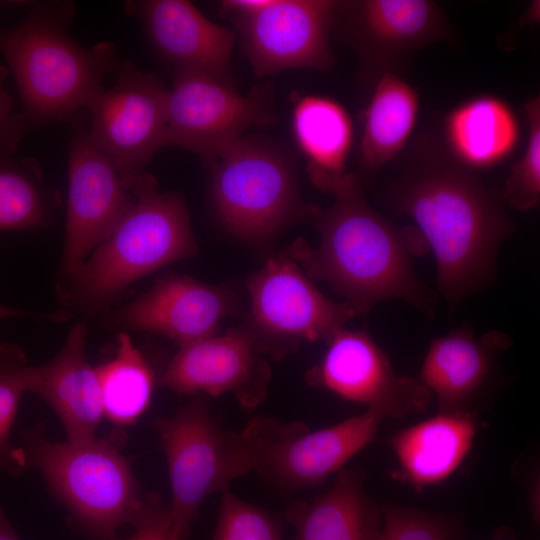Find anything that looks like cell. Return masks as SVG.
I'll return each instance as SVG.
<instances>
[{
    "label": "cell",
    "mask_w": 540,
    "mask_h": 540,
    "mask_svg": "<svg viewBox=\"0 0 540 540\" xmlns=\"http://www.w3.org/2000/svg\"><path fill=\"white\" fill-rule=\"evenodd\" d=\"M387 188V200L415 223L435 257L441 292L451 305L493 275L496 255L513 225L503 198L480 174L457 163L440 146L418 147Z\"/></svg>",
    "instance_id": "1"
},
{
    "label": "cell",
    "mask_w": 540,
    "mask_h": 540,
    "mask_svg": "<svg viewBox=\"0 0 540 540\" xmlns=\"http://www.w3.org/2000/svg\"><path fill=\"white\" fill-rule=\"evenodd\" d=\"M327 207L308 205L319 233L311 247L296 240L290 255L308 277L328 283L356 313L366 314L386 300H402L423 310L430 301L413 269V257L427 250L414 227L398 228L366 201L357 173H348Z\"/></svg>",
    "instance_id": "2"
},
{
    "label": "cell",
    "mask_w": 540,
    "mask_h": 540,
    "mask_svg": "<svg viewBox=\"0 0 540 540\" xmlns=\"http://www.w3.org/2000/svg\"><path fill=\"white\" fill-rule=\"evenodd\" d=\"M75 6L69 1L33 4L13 27L0 24V53L15 79L29 127L82 120L103 92V80L121 61L114 43L90 48L67 32Z\"/></svg>",
    "instance_id": "3"
},
{
    "label": "cell",
    "mask_w": 540,
    "mask_h": 540,
    "mask_svg": "<svg viewBox=\"0 0 540 540\" xmlns=\"http://www.w3.org/2000/svg\"><path fill=\"white\" fill-rule=\"evenodd\" d=\"M198 247L185 198L149 188L114 230L68 279L66 300L87 314L108 308L139 279L189 258Z\"/></svg>",
    "instance_id": "4"
},
{
    "label": "cell",
    "mask_w": 540,
    "mask_h": 540,
    "mask_svg": "<svg viewBox=\"0 0 540 540\" xmlns=\"http://www.w3.org/2000/svg\"><path fill=\"white\" fill-rule=\"evenodd\" d=\"M24 470L35 468L74 517L101 540L130 523L144 494L122 450L126 436L115 430L86 444L50 441L39 427L20 433Z\"/></svg>",
    "instance_id": "5"
},
{
    "label": "cell",
    "mask_w": 540,
    "mask_h": 540,
    "mask_svg": "<svg viewBox=\"0 0 540 540\" xmlns=\"http://www.w3.org/2000/svg\"><path fill=\"white\" fill-rule=\"evenodd\" d=\"M152 425L165 454L171 485L172 540H185L202 502L225 492L236 478L255 469L253 448L243 431L225 429L203 396Z\"/></svg>",
    "instance_id": "6"
},
{
    "label": "cell",
    "mask_w": 540,
    "mask_h": 540,
    "mask_svg": "<svg viewBox=\"0 0 540 540\" xmlns=\"http://www.w3.org/2000/svg\"><path fill=\"white\" fill-rule=\"evenodd\" d=\"M210 167L217 214L240 237L269 238L305 213L291 160L269 142L241 137Z\"/></svg>",
    "instance_id": "7"
},
{
    "label": "cell",
    "mask_w": 540,
    "mask_h": 540,
    "mask_svg": "<svg viewBox=\"0 0 540 540\" xmlns=\"http://www.w3.org/2000/svg\"><path fill=\"white\" fill-rule=\"evenodd\" d=\"M115 82L104 89L89 109L88 129L93 143L115 165L124 188L135 198L158 187L146 166L163 147L169 89L155 72L120 61Z\"/></svg>",
    "instance_id": "8"
},
{
    "label": "cell",
    "mask_w": 540,
    "mask_h": 540,
    "mask_svg": "<svg viewBox=\"0 0 540 540\" xmlns=\"http://www.w3.org/2000/svg\"><path fill=\"white\" fill-rule=\"evenodd\" d=\"M383 419L367 408L329 427L311 430L301 422L255 417L242 431L253 448L254 471L281 487L304 490L338 473L371 444Z\"/></svg>",
    "instance_id": "9"
},
{
    "label": "cell",
    "mask_w": 540,
    "mask_h": 540,
    "mask_svg": "<svg viewBox=\"0 0 540 540\" xmlns=\"http://www.w3.org/2000/svg\"><path fill=\"white\" fill-rule=\"evenodd\" d=\"M249 327L259 353L280 358L302 342L327 341L356 312L325 297L297 264L281 254L268 259L247 284Z\"/></svg>",
    "instance_id": "10"
},
{
    "label": "cell",
    "mask_w": 540,
    "mask_h": 540,
    "mask_svg": "<svg viewBox=\"0 0 540 540\" xmlns=\"http://www.w3.org/2000/svg\"><path fill=\"white\" fill-rule=\"evenodd\" d=\"M272 94L270 85L243 95L232 83L177 70L168 94L163 147L186 149L210 166L244 131L276 121Z\"/></svg>",
    "instance_id": "11"
},
{
    "label": "cell",
    "mask_w": 540,
    "mask_h": 540,
    "mask_svg": "<svg viewBox=\"0 0 540 540\" xmlns=\"http://www.w3.org/2000/svg\"><path fill=\"white\" fill-rule=\"evenodd\" d=\"M336 27L359 56L367 96L383 74H401L413 52L454 34L431 0L342 1Z\"/></svg>",
    "instance_id": "12"
},
{
    "label": "cell",
    "mask_w": 540,
    "mask_h": 540,
    "mask_svg": "<svg viewBox=\"0 0 540 540\" xmlns=\"http://www.w3.org/2000/svg\"><path fill=\"white\" fill-rule=\"evenodd\" d=\"M68 198L60 272L69 279L118 227L136 202L110 160L91 140L83 119L71 124Z\"/></svg>",
    "instance_id": "13"
},
{
    "label": "cell",
    "mask_w": 540,
    "mask_h": 540,
    "mask_svg": "<svg viewBox=\"0 0 540 540\" xmlns=\"http://www.w3.org/2000/svg\"><path fill=\"white\" fill-rule=\"evenodd\" d=\"M342 1L273 0L266 8L231 20L258 77L288 69L327 71L335 65L330 36Z\"/></svg>",
    "instance_id": "14"
},
{
    "label": "cell",
    "mask_w": 540,
    "mask_h": 540,
    "mask_svg": "<svg viewBox=\"0 0 540 540\" xmlns=\"http://www.w3.org/2000/svg\"><path fill=\"white\" fill-rule=\"evenodd\" d=\"M306 381L343 399L365 404L384 418L423 413L432 399L418 377L399 375L366 330H337Z\"/></svg>",
    "instance_id": "15"
},
{
    "label": "cell",
    "mask_w": 540,
    "mask_h": 540,
    "mask_svg": "<svg viewBox=\"0 0 540 540\" xmlns=\"http://www.w3.org/2000/svg\"><path fill=\"white\" fill-rule=\"evenodd\" d=\"M245 329H229L179 347L160 382L178 394L231 393L245 410L266 397L271 379L268 362L260 356Z\"/></svg>",
    "instance_id": "16"
},
{
    "label": "cell",
    "mask_w": 540,
    "mask_h": 540,
    "mask_svg": "<svg viewBox=\"0 0 540 540\" xmlns=\"http://www.w3.org/2000/svg\"><path fill=\"white\" fill-rule=\"evenodd\" d=\"M158 56L177 70H190L231 83L234 30L221 26L185 0L125 2Z\"/></svg>",
    "instance_id": "17"
},
{
    "label": "cell",
    "mask_w": 540,
    "mask_h": 540,
    "mask_svg": "<svg viewBox=\"0 0 540 540\" xmlns=\"http://www.w3.org/2000/svg\"><path fill=\"white\" fill-rule=\"evenodd\" d=\"M231 307L223 289L190 276L168 274L123 308L117 320L124 328L160 334L182 347L216 335Z\"/></svg>",
    "instance_id": "18"
},
{
    "label": "cell",
    "mask_w": 540,
    "mask_h": 540,
    "mask_svg": "<svg viewBox=\"0 0 540 540\" xmlns=\"http://www.w3.org/2000/svg\"><path fill=\"white\" fill-rule=\"evenodd\" d=\"M87 324L74 325L58 353L48 362L26 366L25 392L41 397L61 420L67 441H94L104 418L100 384L95 367L86 356Z\"/></svg>",
    "instance_id": "19"
},
{
    "label": "cell",
    "mask_w": 540,
    "mask_h": 540,
    "mask_svg": "<svg viewBox=\"0 0 540 540\" xmlns=\"http://www.w3.org/2000/svg\"><path fill=\"white\" fill-rule=\"evenodd\" d=\"M508 345L502 333L489 332L477 338L469 326L434 339L418 379L435 396L438 412H475L473 404Z\"/></svg>",
    "instance_id": "20"
},
{
    "label": "cell",
    "mask_w": 540,
    "mask_h": 540,
    "mask_svg": "<svg viewBox=\"0 0 540 540\" xmlns=\"http://www.w3.org/2000/svg\"><path fill=\"white\" fill-rule=\"evenodd\" d=\"M291 540H378L382 509L357 469H341L329 488L313 499L293 502L285 512Z\"/></svg>",
    "instance_id": "21"
},
{
    "label": "cell",
    "mask_w": 540,
    "mask_h": 540,
    "mask_svg": "<svg viewBox=\"0 0 540 540\" xmlns=\"http://www.w3.org/2000/svg\"><path fill=\"white\" fill-rule=\"evenodd\" d=\"M521 125L511 105L494 94L467 98L449 110L443 122V146L463 167L480 173L516 150Z\"/></svg>",
    "instance_id": "22"
},
{
    "label": "cell",
    "mask_w": 540,
    "mask_h": 540,
    "mask_svg": "<svg viewBox=\"0 0 540 540\" xmlns=\"http://www.w3.org/2000/svg\"><path fill=\"white\" fill-rule=\"evenodd\" d=\"M479 429L475 412L440 413L389 439L401 478L416 488L446 480L462 464Z\"/></svg>",
    "instance_id": "23"
},
{
    "label": "cell",
    "mask_w": 540,
    "mask_h": 540,
    "mask_svg": "<svg viewBox=\"0 0 540 540\" xmlns=\"http://www.w3.org/2000/svg\"><path fill=\"white\" fill-rule=\"evenodd\" d=\"M291 128L306 160L310 181L318 189L333 193L349 173L346 167L354 143L349 112L331 97L295 93Z\"/></svg>",
    "instance_id": "24"
},
{
    "label": "cell",
    "mask_w": 540,
    "mask_h": 540,
    "mask_svg": "<svg viewBox=\"0 0 540 540\" xmlns=\"http://www.w3.org/2000/svg\"><path fill=\"white\" fill-rule=\"evenodd\" d=\"M420 98L398 73L378 78L368 94L359 141L362 171L373 174L394 160L407 146L417 125Z\"/></svg>",
    "instance_id": "25"
},
{
    "label": "cell",
    "mask_w": 540,
    "mask_h": 540,
    "mask_svg": "<svg viewBox=\"0 0 540 540\" xmlns=\"http://www.w3.org/2000/svg\"><path fill=\"white\" fill-rule=\"evenodd\" d=\"M101 390L104 418L116 426L135 423L150 404L154 372L130 337L121 333L115 355L95 367Z\"/></svg>",
    "instance_id": "26"
},
{
    "label": "cell",
    "mask_w": 540,
    "mask_h": 540,
    "mask_svg": "<svg viewBox=\"0 0 540 540\" xmlns=\"http://www.w3.org/2000/svg\"><path fill=\"white\" fill-rule=\"evenodd\" d=\"M60 195L30 157L0 155V230H35L51 220Z\"/></svg>",
    "instance_id": "27"
},
{
    "label": "cell",
    "mask_w": 540,
    "mask_h": 540,
    "mask_svg": "<svg viewBox=\"0 0 540 540\" xmlns=\"http://www.w3.org/2000/svg\"><path fill=\"white\" fill-rule=\"evenodd\" d=\"M27 366L24 351L16 344L0 343V472L18 476L24 472L19 447L10 431L24 391L23 371Z\"/></svg>",
    "instance_id": "28"
},
{
    "label": "cell",
    "mask_w": 540,
    "mask_h": 540,
    "mask_svg": "<svg viewBox=\"0 0 540 540\" xmlns=\"http://www.w3.org/2000/svg\"><path fill=\"white\" fill-rule=\"evenodd\" d=\"M527 136L520 157L511 167L501 196L504 203L527 211L540 200V98H529L524 105Z\"/></svg>",
    "instance_id": "29"
},
{
    "label": "cell",
    "mask_w": 540,
    "mask_h": 540,
    "mask_svg": "<svg viewBox=\"0 0 540 540\" xmlns=\"http://www.w3.org/2000/svg\"><path fill=\"white\" fill-rule=\"evenodd\" d=\"M378 540H459L463 527L455 516L399 505H384Z\"/></svg>",
    "instance_id": "30"
},
{
    "label": "cell",
    "mask_w": 540,
    "mask_h": 540,
    "mask_svg": "<svg viewBox=\"0 0 540 540\" xmlns=\"http://www.w3.org/2000/svg\"><path fill=\"white\" fill-rule=\"evenodd\" d=\"M213 540L284 539L280 520L227 490L222 493Z\"/></svg>",
    "instance_id": "31"
},
{
    "label": "cell",
    "mask_w": 540,
    "mask_h": 540,
    "mask_svg": "<svg viewBox=\"0 0 540 540\" xmlns=\"http://www.w3.org/2000/svg\"><path fill=\"white\" fill-rule=\"evenodd\" d=\"M130 524L135 529L130 537L122 539L114 536L107 540H172L169 506H165L155 493L144 494Z\"/></svg>",
    "instance_id": "32"
},
{
    "label": "cell",
    "mask_w": 540,
    "mask_h": 540,
    "mask_svg": "<svg viewBox=\"0 0 540 540\" xmlns=\"http://www.w3.org/2000/svg\"><path fill=\"white\" fill-rule=\"evenodd\" d=\"M8 73L0 64V155H13L30 128L23 114L14 111L12 96L4 87Z\"/></svg>",
    "instance_id": "33"
},
{
    "label": "cell",
    "mask_w": 540,
    "mask_h": 540,
    "mask_svg": "<svg viewBox=\"0 0 540 540\" xmlns=\"http://www.w3.org/2000/svg\"><path fill=\"white\" fill-rule=\"evenodd\" d=\"M273 0H224L221 2L220 12L230 21L247 17L266 8Z\"/></svg>",
    "instance_id": "34"
},
{
    "label": "cell",
    "mask_w": 540,
    "mask_h": 540,
    "mask_svg": "<svg viewBox=\"0 0 540 540\" xmlns=\"http://www.w3.org/2000/svg\"><path fill=\"white\" fill-rule=\"evenodd\" d=\"M0 540H20L0 507Z\"/></svg>",
    "instance_id": "35"
},
{
    "label": "cell",
    "mask_w": 540,
    "mask_h": 540,
    "mask_svg": "<svg viewBox=\"0 0 540 540\" xmlns=\"http://www.w3.org/2000/svg\"><path fill=\"white\" fill-rule=\"evenodd\" d=\"M33 314L18 310L16 308H11L5 305L0 304V319L2 318H15V317H29Z\"/></svg>",
    "instance_id": "36"
},
{
    "label": "cell",
    "mask_w": 540,
    "mask_h": 540,
    "mask_svg": "<svg viewBox=\"0 0 540 540\" xmlns=\"http://www.w3.org/2000/svg\"><path fill=\"white\" fill-rule=\"evenodd\" d=\"M492 540H518V539L513 534L511 529L507 527H501L495 531Z\"/></svg>",
    "instance_id": "37"
}]
</instances>
